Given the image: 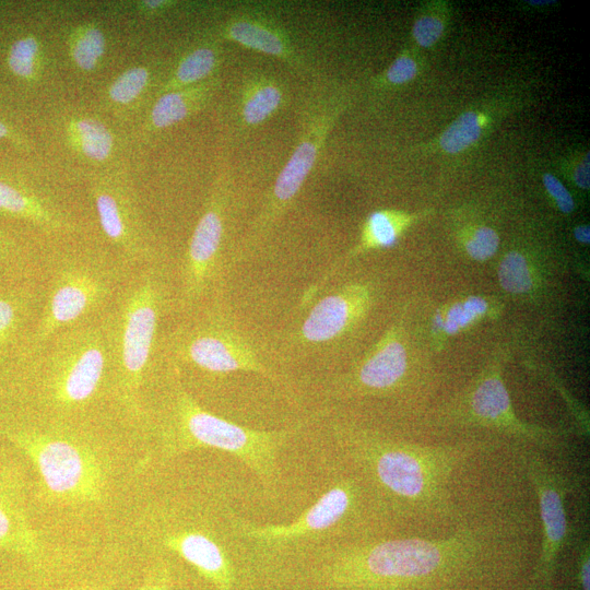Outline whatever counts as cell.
<instances>
[{"label":"cell","instance_id":"1","mask_svg":"<svg viewBox=\"0 0 590 590\" xmlns=\"http://www.w3.org/2000/svg\"><path fill=\"white\" fill-rule=\"evenodd\" d=\"M335 436L386 517L417 530L448 531L463 519L453 475L493 448L482 440L421 445L366 429L338 428Z\"/></svg>","mask_w":590,"mask_h":590},{"label":"cell","instance_id":"2","mask_svg":"<svg viewBox=\"0 0 590 590\" xmlns=\"http://www.w3.org/2000/svg\"><path fill=\"white\" fill-rule=\"evenodd\" d=\"M114 355L109 308L25 349L8 369L45 413L37 421L86 424L87 413L105 399L117 410Z\"/></svg>","mask_w":590,"mask_h":590},{"label":"cell","instance_id":"3","mask_svg":"<svg viewBox=\"0 0 590 590\" xmlns=\"http://www.w3.org/2000/svg\"><path fill=\"white\" fill-rule=\"evenodd\" d=\"M163 365L165 392L155 406L144 408L139 423L150 426L162 450L169 456L203 448L224 451L263 483H273L281 449L305 423L281 430H257L229 422L204 410L184 387L180 373Z\"/></svg>","mask_w":590,"mask_h":590},{"label":"cell","instance_id":"4","mask_svg":"<svg viewBox=\"0 0 590 590\" xmlns=\"http://www.w3.org/2000/svg\"><path fill=\"white\" fill-rule=\"evenodd\" d=\"M132 271L108 246L76 237L47 241L42 261L44 300L26 349L109 309Z\"/></svg>","mask_w":590,"mask_h":590},{"label":"cell","instance_id":"5","mask_svg":"<svg viewBox=\"0 0 590 590\" xmlns=\"http://www.w3.org/2000/svg\"><path fill=\"white\" fill-rule=\"evenodd\" d=\"M164 261L133 269L110 306L114 329L116 405L138 424L143 392L160 359V323L172 305Z\"/></svg>","mask_w":590,"mask_h":590},{"label":"cell","instance_id":"6","mask_svg":"<svg viewBox=\"0 0 590 590\" xmlns=\"http://www.w3.org/2000/svg\"><path fill=\"white\" fill-rule=\"evenodd\" d=\"M4 436L33 463L39 496L50 504H99L107 494V468L80 424L26 421L3 427Z\"/></svg>","mask_w":590,"mask_h":590},{"label":"cell","instance_id":"7","mask_svg":"<svg viewBox=\"0 0 590 590\" xmlns=\"http://www.w3.org/2000/svg\"><path fill=\"white\" fill-rule=\"evenodd\" d=\"M160 359L212 375L252 371L271 376L248 342L210 316L187 319L170 330L160 345Z\"/></svg>","mask_w":590,"mask_h":590},{"label":"cell","instance_id":"8","mask_svg":"<svg viewBox=\"0 0 590 590\" xmlns=\"http://www.w3.org/2000/svg\"><path fill=\"white\" fill-rule=\"evenodd\" d=\"M345 102L346 97L340 91L328 93L322 91L310 102L296 146L278 175L262 210L251 226L247 246L250 247L262 238L298 194L331 129L343 111Z\"/></svg>","mask_w":590,"mask_h":590},{"label":"cell","instance_id":"9","mask_svg":"<svg viewBox=\"0 0 590 590\" xmlns=\"http://www.w3.org/2000/svg\"><path fill=\"white\" fill-rule=\"evenodd\" d=\"M520 467L535 493L542 527L541 550L532 576L533 586L547 589L552 582L559 553L569 543L570 528L566 511L568 495L581 487L578 475L557 469L543 451L531 445H521L516 451Z\"/></svg>","mask_w":590,"mask_h":590},{"label":"cell","instance_id":"10","mask_svg":"<svg viewBox=\"0 0 590 590\" xmlns=\"http://www.w3.org/2000/svg\"><path fill=\"white\" fill-rule=\"evenodd\" d=\"M365 510H379L378 503L364 482L354 477L341 479L296 520L288 524L257 526L238 523L237 532L262 547H278L303 538L327 532L342 523L364 524L370 518ZM384 514V512H382ZM385 515V514H384ZM386 516V515H385Z\"/></svg>","mask_w":590,"mask_h":590},{"label":"cell","instance_id":"11","mask_svg":"<svg viewBox=\"0 0 590 590\" xmlns=\"http://www.w3.org/2000/svg\"><path fill=\"white\" fill-rule=\"evenodd\" d=\"M90 190L103 235L118 257L133 269L163 261L129 185L98 177Z\"/></svg>","mask_w":590,"mask_h":590},{"label":"cell","instance_id":"12","mask_svg":"<svg viewBox=\"0 0 590 590\" xmlns=\"http://www.w3.org/2000/svg\"><path fill=\"white\" fill-rule=\"evenodd\" d=\"M228 197L229 180L223 172L214 180L184 255L177 303L185 311L199 306L216 273Z\"/></svg>","mask_w":590,"mask_h":590},{"label":"cell","instance_id":"13","mask_svg":"<svg viewBox=\"0 0 590 590\" xmlns=\"http://www.w3.org/2000/svg\"><path fill=\"white\" fill-rule=\"evenodd\" d=\"M455 418L459 424L491 428L517 438L521 445L539 449H559L567 430L545 428L520 421L499 371L484 374L462 399Z\"/></svg>","mask_w":590,"mask_h":590},{"label":"cell","instance_id":"14","mask_svg":"<svg viewBox=\"0 0 590 590\" xmlns=\"http://www.w3.org/2000/svg\"><path fill=\"white\" fill-rule=\"evenodd\" d=\"M0 216L36 228L47 241L76 237L81 226L49 189L0 162Z\"/></svg>","mask_w":590,"mask_h":590},{"label":"cell","instance_id":"15","mask_svg":"<svg viewBox=\"0 0 590 590\" xmlns=\"http://www.w3.org/2000/svg\"><path fill=\"white\" fill-rule=\"evenodd\" d=\"M44 291L42 273L12 279L0 286V366H8L27 347Z\"/></svg>","mask_w":590,"mask_h":590},{"label":"cell","instance_id":"16","mask_svg":"<svg viewBox=\"0 0 590 590\" xmlns=\"http://www.w3.org/2000/svg\"><path fill=\"white\" fill-rule=\"evenodd\" d=\"M373 291L368 284L351 283L319 299L296 334L302 344L316 345L337 340L368 311Z\"/></svg>","mask_w":590,"mask_h":590},{"label":"cell","instance_id":"17","mask_svg":"<svg viewBox=\"0 0 590 590\" xmlns=\"http://www.w3.org/2000/svg\"><path fill=\"white\" fill-rule=\"evenodd\" d=\"M0 551L20 555L35 567L46 558L42 535L27 515L21 472L9 465H0Z\"/></svg>","mask_w":590,"mask_h":590},{"label":"cell","instance_id":"18","mask_svg":"<svg viewBox=\"0 0 590 590\" xmlns=\"http://www.w3.org/2000/svg\"><path fill=\"white\" fill-rule=\"evenodd\" d=\"M160 542L175 553L217 590H232L236 582L234 566L216 538L198 528L166 530Z\"/></svg>","mask_w":590,"mask_h":590},{"label":"cell","instance_id":"19","mask_svg":"<svg viewBox=\"0 0 590 590\" xmlns=\"http://www.w3.org/2000/svg\"><path fill=\"white\" fill-rule=\"evenodd\" d=\"M220 36L247 49L272 56L298 67L302 61L286 31L271 15L256 9L233 14L220 28Z\"/></svg>","mask_w":590,"mask_h":590},{"label":"cell","instance_id":"20","mask_svg":"<svg viewBox=\"0 0 590 590\" xmlns=\"http://www.w3.org/2000/svg\"><path fill=\"white\" fill-rule=\"evenodd\" d=\"M398 327H392L367 353L353 374L352 385L363 394L398 388L408 370V354Z\"/></svg>","mask_w":590,"mask_h":590},{"label":"cell","instance_id":"21","mask_svg":"<svg viewBox=\"0 0 590 590\" xmlns=\"http://www.w3.org/2000/svg\"><path fill=\"white\" fill-rule=\"evenodd\" d=\"M285 87L274 75L257 72L241 85L237 104L239 123L255 128L272 118L285 105Z\"/></svg>","mask_w":590,"mask_h":590},{"label":"cell","instance_id":"22","mask_svg":"<svg viewBox=\"0 0 590 590\" xmlns=\"http://www.w3.org/2000/svg\"><path fill=\"white\" fill-rule=\"evenodd\" d=\"M219 87L220 79L215 75L201 83L163 93L150 111L149 129L163 130L185 120L205 107Z\"/></svg>","mask_w":590,"mask_h":590},{"label":"cell","instance_id":"23","mask_svg":"<svg viewBox=\"0 0 590 590\" xmlns=\"http://www.w3.org/2000/svg\"><path fill=\"white\" fill-rule=\"evenodd\" d=\"M421 215L422 213H408L390 209L374 211L363 224L359 241L342 258V262L345 263L368 250L393 246Z\"/></svg>","mask_w":590,"mask_h":590},{"label":"cell","instance_id":"24","mask_svg":"<svg viewBox=\"0 0 590 590\" xmlns=\"http://www.w3.org/2000/svg\"><path fill=\"white\" fill-rule=\"evenodd\" d=\"M9 33L0 43V61L4 73L21 83L34 82L42 63V45L28 32Z\"/></svg>","mask_w":590,"mask_h":590},{"label":"cell","instance_id":"25","mask_svg":"<svg viewBox=\"0 0 590 590\" xmlns=\"http://www.w3.org/2000/svg\"><path fill=\"white\" fill-rule=\"evenodd\" d=\"M221 51L215 39L201 42L188 50L161 88L162 94L201 83L215 76Z\"/></svg>","mask_w":590,"mask_h":590},{"label":"cell","instance_id":"26","mask_svg":"<svg viewBox=\"0 0 590 590\" xmlns=\"http://www.w3.org/2000/svg\"><path fill=\"white\" fill-rule=\"evenodd\" d=\"M45 247L46 244L36 247L32 241L0 227V273L10 279L40 274Z\"/></svg>","mask_w":590,"mask_h":590},{"label":"cell","instance_id":"27","mask_svg":"<svg viewBox=\"0 0 590 590\" xmlns=\"http://www.w3.org/2000/svg\"><path fill=\"white\" fill-rule=\"evenodd\" d=\"M68 133L76 150L92 161L103 162L113 152V133L96 118L82 117L72 120Z\"/></svg>","mask_w":590,"mask_h":590},{"label":"cell","instance_id":"28","mask_svg":"<svg viewBox=\"0 0 590 590\" xmlns=\"http://www.w3.org/2000/svg\"><path fill=\"white\" fill-rule=\"evenodd\" d=\"M488 125L487 114L467 110L442 131L438 138V146L447 154L461 153L481 139Z\"/></svg>","mask_w":590,"mask_h":590},{"label":"cell","instance_id":"29","mask_svg":"<svg viewBox=\"0 0 590 590\" xmlns=\"http://www.w3.org/2000/svg\"><path fill=\"white\" fill-rule=\"evenodd\" d=\"M488 302L480 296H469L452 304L446 311H438L434 329L452 335L481 320L487 312Z\"/></svg>","mask_w":590,"mask_h":590},{"label":"cell","instance_id":"30","mask_svg":"<svg viewBox=\"0 0 590 590\" xmlns=\"http://www.w3.org/2000/svg\"><path fill=\"white\" fill-rule=\"evenodd\" d=\"M69 49L72 60L81 70L92 71L104 56L105 35L94 24L80 25L70 36Z\"/></svg>","mask_w":590,"mask_h":590},{"label":"cell","instance_id":"31","mask_svg":"<svg viewBox=\"0 0 590 590\" xmlns=\"http://www.w3.org/2000/svg\"><path fill=\"white\" fill-rule=\"evenodd\" d=\"M449 19L448 5L444 1H434L424 5L412 26L414 42L423 48L436 45L446 32Z\"/></svg>","mask_w":590,"mask_h":590},{"label":"cell","instance_id":"32","mask_svg":"<svg viewBox=\"0 0 590 590\" xmlns=\"http://www.w3.org/2000/svg\"><path fill=\"white\" fill-rule=\"evenodd\" d=\"M498 279L502 287L512 294L529 292L533 286V270L519 251H509L500 261Z\"/></svg>","mask_w":590,"mask_h":590},{"label":"cell","instance_id":"33","mask_svg":"<svg viewBox=\"0 0 590 590\" xmlns=\"http://www.w3.org/2000/svg\"><path fill=\"white\" fill-rule=\"evenodd\" d=\"M569 542L574 543L576 553L577 581L581 590H590V544L586 532L585 500L577 504Z\"/></svg>","mask_w":590,"mask_h":590},{"label":"cell","instance_id":"34","mask_svg":"<svg viewBox=\"0 0 590 590\" xmlns=\"http://www.w3.org/2000/svg\"><path fill=\"white\" fill-rule=\"evenodd\" d=\"M420 72V63L409 50L401 51L390 66L378 75L373 85L384 90L399 86L414 80Z\"/></svg>","mask_w":590,"mask_h":590},{"label":"cell","instance_id":"35","mask_svg":"<svg viewBox=\"0 0 590 590\" xmlns=\"http://www.w3.org/2000/svg\"><path fill=\"white\" fill-rule=\"evenodd\" d=\"M150 72L144 67H132L123 71L109 86V97L118 104L134 101L146 87Z\"/></svg>","mask_w":590,"mask_h":590},{"label":"cell","instance_id":"36","mask_svg":"<svg viewBox=\"0 0 590 590\" xmlns=\"http://www.w3.org/2000/svg\"><path fill=\"white\" fill-rule=\"evenodd\" d=\"M462 244L469 257L484 261L496 253L499 247V236L492 227L477 225L464 231Z\"/></svg>","mask_w":590,"mask_h":590},{"label":"cell","instance_id":"37","mask_svg":"<svg viewBox=\"0 0 590 590\" xmlns=\"http://www.w3.org/2000/svg\"><path fill=\"white\" fill-rule=\"evenodd\" d=\"M542 181L557 209L565 214H570L575 210V201L564 184L551 173H544Z\"/></svg>","mask_w":590,"mask_h":590},{"label":"cell","instance_id":"38","mask_svg":"<svg viewBox=\"0 0 590 590\" xmlns=\"http://www.w3.org/2000/svg\"><path fill=\"white\" fill-rule=\"evenodd\" d=\"M8 142L14 149L27 151L30 149L27 139L13 119L0 109V142Z\"/></svg>","mask_w":590,"mask_h":590},{"label":"cell","instance_id":"39","mask_svg":"<svg viewBox=\"0 0 590 590\" xmlns=\"http://www.w3.org/2000/svg\"><path fill=\"white\" fill-rule=\"evenodd\" d=\"M571 178L580 189L588 190L590 187V161L589 153L581 155L571 166Z\"/></svg>","mask_w":590,"mask_h":590},{"label":"cell","instance_id":"40","mask_svg":"<svg viewBox=\"0 0 590 590\" xmlns=\"http://www.w3.org/2000/svg\"><path fill=\"white\" fill-rule=\"evenodd\" d=\"M137 590H172L166 568L154 569Z\"/></svg>","mask_w":590,"mask_h":590},{"label":"cell","instance_id":"41","mask_svg":"<svg viewBox=\"0 0 590 590\" xmlns=\"http://www.w3.org/2000/svg\"><path fill=\"white\" fill-rule=\"evenodd\" d=\"M173 4V1L167 0H146L142 2V8L148 13H161L169 9Z\"/></svg>","mask_w":590,"mask_h":590},{"label":"cell","instance_id":"42","mask_svg":"<svg viewBox=\"0 0 590 590\" xmlns=\"http://www.w3.org/2000/svg\"><path fill=\"white\" fill-rule=\"evenodd\" d=\"M574 237L577 241L586 245L590 241V227L588 224H581L574 228Z\"/></svg>","mask_w":590,"mask_h":590},{"label":"cell","instance_id":"43","mask_svg":"<svg viewBox=\"0 0 590 590\" xmlns=\"http://www.w3.org/2000/svg\"><path fill=\"white\" fill-rule=\"evenodd\" d=\"M108 588L104 585H84L80 587H74L68 590H107Z\"/></svg>","mask_w":590,"mask_h":590},{"label":"cell","instance_id":"44","mask_svg":"<svg viewBox=\"0 0 590 590\" xmlns=\"http://www.w3.org/2000/svg\"><path fill=\"white\" fill-rule=\"evenodd\" d=\"M530 5L532 7H548V5H552L553 3H556V1H553V0H530V1H527Z\"/></svg>","mask_w":590,"mask_h":590}]
</instances>
